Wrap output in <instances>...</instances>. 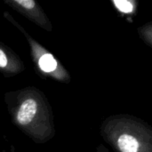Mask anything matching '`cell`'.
Here are the masks:
<instances>
[{
    "mask_svg": "<svg viewBox=\"0 0 152 152\" xmlns=\"http://www.w3.org/2000/svg\"><path fill=\"white\" fill-rule=\"evenodd\" d=\"M104 136L118 152H151V132L140 123L126 118L111 120Z\"/></svg>",
    "mask_w": 152,
    "mask_h": 152,
    "instance_id": "cell-1",
    "label": "cell"
},
{
    "mask_svg": "<svg viewBox=\"0 0 152 152\" xmlns=\"http://www.w3.org/2000/svg\"><path fill=\"white\" fill-rule=\"evenodd\" d=\"M12 112L17 126L30 134L31 130L34 134L37 127L45 122V105L38 94L28 93L21 96Z\"/></svg>",
    "mask_w": 152,
    "mask_h": 152,
    "instance_id": "cell-2",
    "label": "cell"
},
{
    "mask_svg": "<svg viewBox=\"0 0 152 152\" xmlns=\"http://www.w3.org/2000/svg\"><path fill=\"white\" fill-rule=\"evenodd\" d=\"M7 18L10 20H12V22L14 23L16 27H19V24L15 23L14 20L12 17H7ZM22 32L26 34L28 44L30 45V52H31L32 58L35 63L37 64L39 71L55 79L67 82V79L69 78V77L66 72V70L61 66V63H59L58 61L54 58V56L52 53H50L46 49H45L43 46H41L37 42H36L32 37H30L25 31L22 30Z\"/></svg>",
    "mask_w": 152,
    "mask_h": 152,
    "instance_id": "cell-3",
    "label": "cell"
},
{
    "mask_svg": "<svg viewBox=\"0 0 152 152\" xmlns=\"http://www.w3.org/2000/svg\"><path fill=\"white\" fill-rule=\"evenodd\" d=\"M5 2L44 29L52 30L51 23L40 6L34 0H6Z\"/></svg>",
    "mask_w": 152,
    "mask_h": 152,
    "instance_id": "cell-4",
    "label": "cell"
},
{
    "mask_svg": "<svg viewBox=\"0 0 152 152\" xmlns=\"http://www.w3.org/2000/svg\"><path fill=\"white\" fill-rule=\"evenodd\" d=\"M0 71L17 72L16 58H11L10 52L0 45Z\"/></svg>",
    "mask_w": 152,
    "mask_h": 152,
    "instance_id": "cell-5",
    "label": "cell"
},
{
    "mask_svg": "<svg viewBox=\"0 0 152 152\" xmlns=\"http://www.w3.org/2000/svg\"><path fill=\"white\" fill-rule=\"evenodd\" d=\"M115 7L122 13H132L134 10V5L133 2L127 0H115L113 1Z\"/></svg>",
    "mask_w": 152,
    "mask_h": 152,
    "instance_id": "cell-6",
    "label": "cell"
},
{
    "mask_svg": "<svg viewBox=\"0 0 152 152\" xmlns=\"http://www.w3.org/2000/svg\"><path fill=\"white\" fill-rule=\"evenodd\" d=\"M98 151L99 152H107L106 151V149H105L103 146H100V147L98 148Z\"/></svg>",
    "mask_w": 152,
    "mask_h": 152,
    "instance_id": "cell-7",
    "label": "cell"
}]
</instances>
